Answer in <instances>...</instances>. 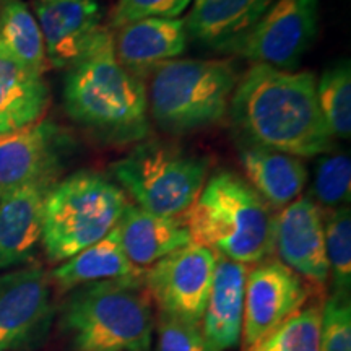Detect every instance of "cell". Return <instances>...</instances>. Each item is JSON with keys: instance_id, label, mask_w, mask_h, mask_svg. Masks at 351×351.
I'll list each match as a JSON object with an SVG mask.
<instances>
[{"instance_id": "9a60e30c", "label": "cell", "mask_w": 351, "mask_h": 351, "mask_svg": "<svg viewBox=\"0 0 351 351\" xmlns=\"http://www.w3.org/2000/svg\"><path fill=\"white\" fill-rule=\"evenodd\" d=\"M57 178H44L0 195V270L28 262L43 238L44 204Z\"/></svg>"}, {"instance_id": "e0dca14e", "label": "cell", "mask_w": 351, "mask_h": 351, "mask_svg": "<svg viewBox=\"0 0 351 351\" xmlns=\"http://www.w3.org/2000/svg\"><path fill=\"white\" fill-rule=\"evenodd\" d=\"M274 0H194L187 36L217 52H234Z\"/></svg>"}, {"instance_id": "2e32d148", "label": "cell", "mask_w": 351, "mask_h": 351, "mask_svg": "<svg viewBox=\"0 0 351 351\" xmlns=\"http://www.w3.org/2000/svg\"><path fill=\"white\" fill-rule=\"evenodd\" d=\"M181 19H145L121 26L114 34V54L122 67L140 78L160 64L178 59L187 47Z\"/></svg>"}, {"instance_id": "8fae6325", "label": "cell", "mask_w": 351, "mask_h": 351, "mask_svg": "<svg viewBox=\"0 0 351 351\" xmlns=\"http://www.w3.org/2000/svg\"><path fill=\"white\" fill-rule=\"evenodd\" d=\"M52 315V285L41 267L0 275V351L26 346L46 330Z\"/></svg>"}, {"instance_id": "ac0fdd59", "label": "cell", "mask_w": 351, "mask_h": 351, "mask_svg": "<svg viewBox=\"0 0 351 351\" xmlns=\"http://www.w3.org/2000/svg\"><path fill=\"white\" fill-rule=\"evenodd\" d=\"M249 267L217 256L208 302L200 328L213 351L234 348L243 335L244 293Z\"/></svg>"}, {"instance_id": "f1b7e54d", "label": "cell", "mask_w": 351, "mask_h": 351, "mask_svg": "<svg viewBox=\"0 0 351 351\" xmlns=\"http://www.w3.org/2000/svg\"><path fill=\"white\" fill-rule=\"evenodd\" d=\"M156 351H213L200 326L174 315L158 313L155 319Z\"/></svg>"}, {"instance_id": "d6986e66", "label": "cell", "mask_w": 351, "mask_h": 351, "mask_svg": "<svg viewBox=\"0 0 351 351\" xmlns=\"http://www.w3.org/2000/svg\"><path fill=\"white\" fill-rule=\"evenodd\" d=\"M143 275L145 270L137 269L127 258L116 226L98 243L57 265L49 280L57 291L67 293L93 283L138 282Z\"/></svg>"}, {"instance_id": "cb8c5ba5", "label": "cell", "mask_w": 351, "mask_h": 351, "mask_svg": "<svg viewBox=\"0 0 351 351\" xmlns=\"http://www.w3.org/2000/svg\"><path fill=\"white\" fill-rule=\"evenodd\" d=\"M317 103L333 138H350L351 134V69L350 60H340L324 70L315 83Z\"/></svg>"}, {"instance_id": "52a82bcc", "label": "cell", "mask_w": 351, "mask_h": 351, "mask_svg": "<svg viewBox=\"0 0 351 351\" xmlns=\"http://www.w3.org/2000/svg\"><path fill=\"white\" fill-rule=\"evenodd\" d=\"M210 160L161 142H143L111 165V173L137 207L184 219L207 182Z\"/></svg>"}, {"instance_id": "484cf974", "label": "cell", "mask_w": 351, "mask_h": 351, "mask_svg": "<svg viewBox=\"0 0 351 351\" xmlns=\"http://www.w3.org/2000/svg\"><path fill=\"white\" fill-rule=\"evenodd\" d=\"M322 306L302 307L251 351H319Z\"/></svg>"}, {"instance_id": "44dd1931", "label": "cell", "mask_w": 351, "mask_h": 351, "mask_svg": "<svg viewBox=\"0 0 351 351\" xmlns=\"http://www.w3.org/2000/svg\"><path fill=\"white\" fill-rule=\"evenodd\" d=\"M51 104L44 75L16 62L0 47V135L43 121Z\"/></svg>"}, {"instance_id": "83f0119b", "label": "cell", "mask_w": 351, "mask_h": 351, "mask_svg": "<svg viewBox=\"0 0 351 351\" xmlns=\"http://www.w3.org/2000/svg\"><path fill=\"white\" fill-rule=\"evenodd\" d=\"M319 351H351L350 295L332 293L330 298L324 302Z\"/></svg>"}, {"instance_id": "6da1fadb", "label": "cell", "mask_w": 351, "mask_h": 351, "mask_svg": "<svg viewBox=\"0 0 351 351\" xmlns=\"http://www.w3.org/2000/svg\"><path fill=\"white\" fill-rule=\"evenodd\" d=\"M313 72L254 64L236 83L230 101L232 125L247 143L307 160L333 148L317 103Z\"/></svg>"}, {"instance_id": "7c38bea8", "label": "cell", "mask_w": 351, "mask_h": 351, "mask_svg": "<svg viewBox=\"0 0 351 351\" xmlns=\"http://www.w3.org/2000/svg\"><path fill=\"white\" fill-rule=\"evenodd\" d=\"M274 252L307 283L327 285L324 212L309 195L298 197L275 217Z\"/></svg>"}, {"instance_id": "7a4b0ae2", "label": "cell", "mask_w": 351, "mask_h": 351, "mask_svg": "<svg viewBox=\"0 0 351 351\" xmlns=\"http://www.w3.org/2000/svg\"><path fill=\"white\" fill-rule=\"evenodd\" d=\"M64 106L70 119L103 143L127 145L150 135L147 85L116 59L109 26L67 69Z\"/></svg>"}, {"instance_id": "30bf717a", "label": "cell", "mask_w": 351, "mask_h": 351, "mask_svg": "<svg viewBox=\"0 0 351 351\" xmlns=\"http://www.w3.org/2000/svg\"><path fill=\"white\" fill-rule=\"evenodd\" d=\"M309 296L311 288L306 280L285 263L274 258L256 263L245 278L243 351H251L300 313Z\"/></svg>"}, {"instance_id": "277c9868", "label": "cell", "mask_w": 351, "mask_h": 351, "mask_svg": "<svg viewBox=\"0 0 351 351\" xmlns=\"http://www.w3.org/2000/svg\"><path fill=\"white\" fill-rule=\"evenodd\" d=\"M60 324L75 351H150L155 333L143 280L73 289L62 307Z\"/></svg>"}, {"instance_id": "4fadbf2b", "label": "cell", "mask_w": 351, "mask_h": 351, "mask_svg": "<svg viewBox=\"0 0 351 351\" xmlns=\"http://www.w3.org/2000/svg\"><path fill=\"white\" fill-rule=\"evenodd\" d=\"M70 138L52 121L0 135V195L44 178H57Z\"/></svg>"}, {"instance_id": "4316f807", "label": "cell", "mask_w": 351, "mask_h": 351, "mask_svg": "<svg viewBox=\"0 0 351 351\" xmlns=\"http://www.w3.org/2000/svg\"><path fill=\"white\" fill-rule=\"evenodd\" d=\"M351 161L348 153H328L317 163L313 194L322 207L335 210L350 202Z\"/></svg>"}, {"instance_id": "3957f363", "label": "cell", "mask_w": 351, "mask_h": 351, "mask_svg": "<svg viewBox=\"0 0 351 351\" xmlns=\"http://www.w3.org/2000/svg\"><path fill=\"white\" fill-rule=\"evenodd\" d=\"M192 243L215 256L256 265L274 256L275 215L251 184L232 171L205 182L184 217Z\"/></svg>"}, {"instance_id": "d4e9b609", "label": "cell", "mask_w": 351, "mask_h": 351, "mask_svg": "<svg viewBox=\"0 0 351 351\" xmlns=\"http://www.w3.org/2000/svg\"><path fill=\"white\" fill-rule=\"evenodd\" d=\"M328 280L333 293L350 295L351 288V213L350 207H339L324 215Z\"/></svg>"}, {"instance_id": "f546056e", "label": "cell", "mask_w": 351, "mask_h": 351, "mask_svg": "<svg viewBox=\"0 0 351 351\" xmlns=\"http://www.w3.org/2000/svg\"><path fill=\"white\" fill-rule=\"evenodd\" d=\"M192 0H119L112 12L111 25L121 28L145 19H179Z\"/></svg>"}, {"instance_id": "5bb4252c", "label": "cell", "mask_w": 351, "mask_h": 351, "mask_svg": "<svg viewBox=\"0 0 351 351\" xmlns=\"http://www.w3.org/2000/svg\"><path fill=\"white\" fill-rule=\"evenodd\" d=\"M33 7L51 69L72 67L103 28L98 0H34Z\"/></svg>"}, {"instance_id": "8992f818", "label": "cell", "mask_w": 351, "mask_h": 351, "mask_svg": "<svg viewBox=\"0 0 351 351\" xmlns=\"http://www.w3.org/2000/svg\"><path fill=\"white\" fill-rule=\"evenodd\" d=\"M129 205L125 192L106 176L82 169L57 181L44 204V252L62 263L117 226Z\"/></svg>"}, {"instance_id": "ffe728a7", "label": "cell", "mask_w": 351, "mask_h": 351, "mask_svg": "<svg viewBox=\"0 0 351 351\" xmlns=\"http://www.w3.org/2000/svg\"><path fill=\"white\" fill-rule=\"evenodd\" d=\"M117 231L127 258L140 270L192 243L184 219L158 217L137 205H127Z\"/></svg>"}, {"instance_id": "ba28073f", "label": "cell", "mask_w": 351, "mask_h": 351, "mask_svg": "<svg viewBox=\"0 0 351 351\" xmlns=\"http://www.w3.org/2000/svg\"><path fill=\"white\" fill-rule=\"evenodd\" d=\"M217 256L189 243L148 267L143 287L158 313L200 326L212 288Z\"/></svg>"}, {"instance_id": "7402d4cb", "label": "cell", "mask_w": 351, "mask_h": 351, "mask_svg": "<svg viewBox=\"0 0 351 351\" xmlns=\"http://www.w3.org/2000/svg\"><path fill=\"white\" fill-rule=\"evenodd\" d=\"M239 160L245 181L270 208H285L301 195L307 169L300 158L244 142Z\"/></svg>"}, {"instance_id": "9c48e42d", "label": "cell", "mask_w": 351, "mask_h": 351, "mask_svg": "<svg viewBox=\"0 0 351 351\" xmlns=\"http://www.w3.org/2000/svg\"><path fill=\"white\" fill-rule=\"evenodd\" d=\"M320 0H274L234 52L256 64L289 70L313 46Z\"/></svg>"}, {"instance_id": "5b68a950", "label": "cell", "mask_w": 351, "mask_h": 351, "mask_svg": "<svg viewBox=\"0 0 351 351\" xmlns=\"http://www.w3.org/2000/svg\"><path fill=\"white\" fill-rule=\"evenodd\" d=\"M239 77L225 60L174 59L150 73L148 114L168 134H189L226 116Z\"/></svg>"}, {"instance_id": "603a6c76", "label": "cell", "mask_w": 351, "mask_h": 351, "mask_svg": "<svg viewBox=\"0 0 351 351\" xmlns=\"http://www.w3.org/2000/svg\"><path fill=\"white\" fill-rule=\"evenodd\" d=\"M0 47L33 72L51 69L36 16L23 0H0Z\"/></svg>"}]
</instances>
